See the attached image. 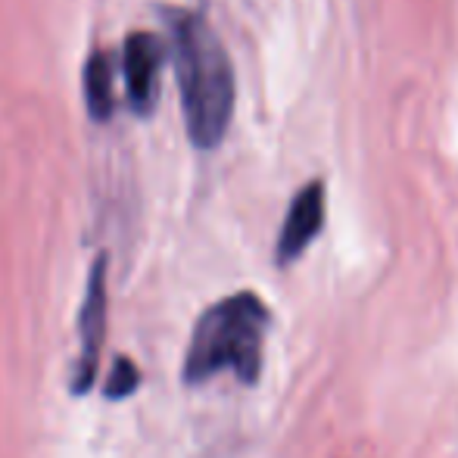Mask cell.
I'll use <instances>...</instances> for the list:
<instances>
[{
    "instance_id": "obj_1",
    "label": "cell",
    "mask_w": 458,
    "mask_h": 458,
    "mask_svg": "<svg viewBox=\"0 0 458 458\" xmlns=\"http://www.w3.org/2000/svg\"><path fill=\"white\" fill-rule=\"evenodd\" d=\"M172 41L187 138L199 150L222 144L234 115V66L222 38L199 13L184 6H163Z\"/></svg>"
},
{
    "instance_id": "obj_2",
    "label": "cell",
    "mask_w": 458,
    "mask_h": 458,
    "mask_svg": "<svg viewBox=\"0 0 458 458\" xmlns=\"http://www.w3.org/2000/svg\"><path fill=\"white\" fill-rule=\"evenodd\" d=\"M268 325L272 312L253 290H241L212 302L193 325L182 371L184 380L206 384L216 374L231 371L241 384H256L262 374Z\"/></svg>"
},
{
    "instance_id": "obj_3",
    "label": "cell",
    "mask_w": 458,
    "mask_h": 458,
    "mask_svg": "<svg viewBox=\"0 0 458 458\" xmlns=\"http://www.w3.org/2000/svg\"><path fill=\"white\" fill-rule=\"evenodd\" d=\"M103 337H106V256H97L88 275L85 302L79 312V359L72 365V390H91L97 362H100Z\"/></svg>"
},
{
    "instance_id": "obj_4",
    "label": "cell",
    "mask_w": 458,
    "mask_h": 458,
    "mask_svg": "<svg viewBox=\"0 0 458 458\" xmlns=\"http://www.w3.org/2000/svg\"><path fill=\"white\" fill-rule=\"evenodd\" d=\"M169 56V44L153 31H131L122 44L128 103L138 115H147L159 97V69Z\"/></svg>"
},
{
    "instance_id": "obj_5",
    "label": "cell",
    "mask_w": 458,
    "mask_h": 458,
    "mask_svg": "<svg viewBox=\"0 0 458 458\" xmlns=\"http://www.w3.org/2000/svg\"><path fill=\"white\" fill-rule=\"evenodd\" d=\"M321 228H325V182L312 178L290 199L287 218H284L281 234H277L275 243L277 266H293L309 250V243L321 234Z\"/></svg>"
},
{
    "instance_id": "obj_6",
    "label": "cell",
    "mask_w": 458,
    "mask_h": 458,
    "mask_svg": "<svg viewBox=\"0 0 458 458\" xmlns=\"http://www.w3.org/2000/svg\"><path fill=\"white\" fill-rule=\"evenodd\" d=\"M85 103L97 122H106L115 109L113 97V56L103 47H94L85 60Z\"/></svg>"
},
{
    "instance_id": "obj_7",
    "label": "cell",
    "mask_w": 458,
    "mask_h": 458,
    "mask_svg": "<svg viewBox=\"0 0 458 458\" xmlns=\"http://www.w3.org/2000/svg\"><path fill=\"white\" fill-rule=\"evenodd\" d=\"M140 386V371L131 359H119L109 371V380H106V399H125L131 396L134 390Z\"/></svg>"
}]
</instances>
